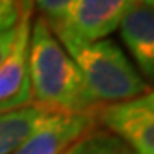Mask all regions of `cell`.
<instances>
[{"mask_svg": "<svg viewBox=\"0 0 154 154\" xmlns=\"http://www.w3.org/2000/svg\"><path fill=\"white\" fill-rule=\"evenodd\" d=\"M81 70L94 103H125L147 93V82L123 50L110 39L79 41L67 34H55Z\"/></svg>", "mask_w": 154, "mask_h": 154, "instance_id": "2", "label": "cell"}, {"mask_svg": "<svg viewBox=\"0 0 154 154\" xmlns=\"http://www.w3.org/2000/svg\"><path fill=\"white\" fill-rule=\"evenodd\" d=\"M33 11L22 12L17 21V34L7 57L0 63V113L33 103L29 79V38Z\"/></svg>", "mask_w": 154, "mask_h": 154, "instance_id": "4", "label": "cell"}, {"mask_svg": "<svg viewBox=\"0 0 154 154\" xmlns=\"http://www.w3.org/2000/svg\"><path fill=\"white\" fill-rule=\"evenodd\" d=\"M140 2H144V4H147V5L154 7V0H140Z\"/></svg>", "mask_w": 154, "mask_h": 154, "instance_id": "15", "label": "cell"}, {"mask_svg": "<svg viewBox=\"0 0 154 154\" xmlns=\"http://www.w3.org/2000/svg\"><path fill=\"white\" fill-rule=\"evenodd\" d=\"M16 5L19 11V16H21L22 12L34 11V0H16Z\"/></svg>", "mask_w": 154, "mask_h": 154, "instance_id": "14", "label": "cell"}, {"mask_svg": "<svg viewBox=\"0 0 154 154\" xmlns=\"http://www.w3.org/2000/svg\"><path fill=\"white\" fill-rule=\"evenodd\" d=\"M19 21L16 0H0V31L14 28Z\"/></svg>", "mask_w": 154, "mask_h": 154, "instance_id": "11", "label": "cell"}, {"mask_svg": "<svg viewBox=\"0 0 154 154\" xmlns=\"http://www.w3.org/2000/svg\"><path fill=\"white\" fill-rule=\"evenodd\" d=\"M29 79L33 103L50 111H96L79 67L57 39L43 16L34 19L29 38Z\"/></svg>", "mask_w": 154, "mask_h": 154, "instance_id": "1", "label": "cell"}, {"mask_svg": "<svg viewBox=\"0 0 154 154\" xmlns=\"http://www.w3.org/2000/svg\"><path fill=\"white\" fill-rule=\"evenodd\" d=\"M48 113L34 103L0 113V154H16Z\"/></svg>", "mask_w": 154, "mask_h": 154, "instance_id": "8", "label": "cell"}, {"mask_svg": "<svg viewBox=\"0 0 154 154\" xmlns=\"http://www.w3.org/2000/svg\"><path fill=\"white\" fill-rule=\"evenodd\" d=\"M72 2L74 0H34V7H38L41 11V16L53 28L63 22Z\"/></svg>", "mask_w": 154, "mask_h": 154, "instance_id": "10", "label": "cell"}, {"mask_svg": "<svg viewBox=\"0 0 154 154\" xmlns=\"http://www.w3.org/2000/svg\"><path fill=\"white\" fill-rule=\"evenodd\" d=\"M96 115L106 130L122 139L134 154H154V110L132 99L108 105Z\"/></svg>", "mask_w": 154, "mask_h": 154, "instance_id": "6", "label": "cell"}, {"mask_svg": "<svg viewBox=\"0 0 154 154\" xmlns=\"http://www.w3.org/2000/svg\"><path fill=\"white\" fill-rule=\"evenodd\" d=\"M94 113L98 110L89 113L50 111L16 154H62L94 128L98 120Z\"/></svg>", "mask_w": 154, "mask_h": 154, "instance_id": "5", "label": "cell"}, {"mask_svg": "<svg viewBox=\"0 0 154 154\" xmlns=\"http://www.w3.org/2000/svg\"><path fill=\"white\" fill-rule=\"evenodd\" d=\"M135 103H139L140 106H146V108H149V110H154V91H149V93L142 94L140 98L134 99Z\"/></svg>", "mask_w": 154, "mask_h": 154, "instance_id": "13", "label": "cell"}, {"mask_svg": "<svg viewBox=\"0 0 154 154\" xmlns=\"http://www.w3.org/2000/svg\"><path fill=\"white\" fill-rule=\"evenodd\" d=\"M139 0H74L65 19L50 26L53 34H67L79 41H99L118 29L122 19Z\"/></svg>", "mask_w": 154, "mask_h": 154, "instance_id": "3", "label": "cell"}, {"mask_svg": "<svg viewBox=\"0 0 154 154\" xmlns=\"http://www.w3.org/2000/svg\"><path fill=\"white\" fill-rule=\"evenodd\" d=\"M118 28L140 74L154 82V7L139 0Z\"/></svg>", "mask_w": 154, "mask_h": 154, "instance_id": "7", "label": "cell"}, {"mask_svg": "<svg viewBox=\"0 0 154 154\" xmlns=\"http://www.w3.org/2000/svg\"><path fill=\"white\" fill-rule=\"evenodd\" d=\"M62 154H134L122 139L103 128H93L91 132L74 142Z\"/></svg>", "mask_w": 154, "mask_h": 154, "instance_id": "9", "label": "cell"}, {"mask_svg": "<svg viewBox=\"0 0 154 154\" xmlns=\"http://www.w3.org/2000/svg\"><path fill=\"white\" fill-rule=\"evenodd\" d=\"M16 34H17V24L11 29L0 31V63H2V60L7 57L9 50L12 48V43H14V39H16Z\"/></svg>", "mask_w": 154, "mask_h": 154, "instance_id": "12", "label": "cell"}]
</instances>
